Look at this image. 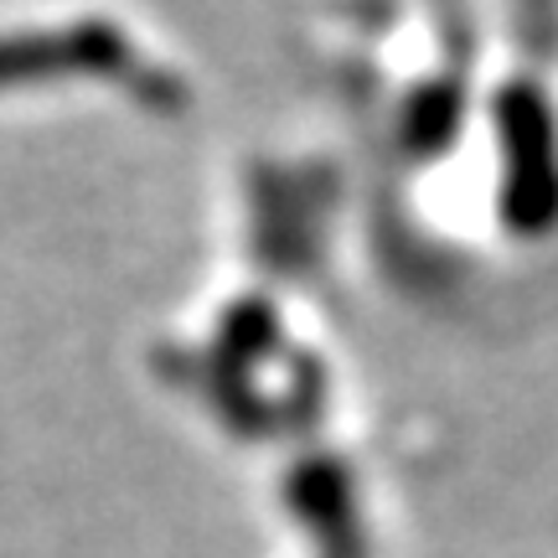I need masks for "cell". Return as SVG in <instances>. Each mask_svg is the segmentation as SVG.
<instances>
[{
  "instance_id": "6da1fadb",
  "label": "cell",
  "mask_w": 558,
  "mask_h": 558,
  "mask_svg": "<svg viewBox=\"0 0 558 558\" xmlns=\"http://www.w3.org/2000/svg\"><path fill=\"white\" fill-rule=\"evenodd\" d=\"M501 140V222L538 239L558 228V120L554 104L533 78L501 83L497 104Z\"/></svg>"
},
{
  "instance_id": "7a4b0ae2",
  "label": "cell",
  "mask_w": 558,
  "mask_h": 558,
  "mask_svg": "<svg viewBox=\"0 0 558 558\" xmlns=\"http://www.w3.org/2000/svg\"><path fill=\"white\" fill-rule=\"evenodd\" d=\"M130 68V37L114 21H78L68 32H37V37H0V88L58 73H124Z\"/></svg>"
},
{
  "instance_id": "3957f363",
  "label": "cell",
  "mask_w": 558,
  "mask_h": 558,
  "mask_svg": "<svg viewBox=\"0 0 558 558\" xmlns=\"http://www.w3.org/2000/svg\"><path fill=\"white\" fill-rule=\"evenodd\" d=\"M284 507L320 538V558H362V518L347 465L326 456L300 460L284 481Z\"/></svg>"
},
{
  "instance_id": "277c9868",
  "label": "cell",
  "mask_w": 558,
  "mask_h": 558,
  "mask_svg": "<svg viewBox=\"0 0 558 558\" xmlns=\"http://www.w3.org/2000/svg\"><path fill=\"white\" fill-rule=\"evenodd\" d=\"M460 120H465V88L456 78L418 83L414 94H409V104H403V124H399L403 150L418 160L445 156L460 135Z\"/></svg>"
}]
</instances>
